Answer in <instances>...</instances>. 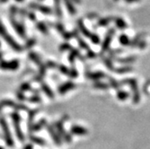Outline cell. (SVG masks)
<instances>
[{
  "mask_svg": "<svg viewBox=\"0 0 150 149\" xmlns=\"http://www.w3.org/2000/svg\"><path fill=\"white\" fill-rule=\"evenodd\" d=\"M11 119H12L13 125V129H15V132H16V138L21 142L24 141L25 138H24L23 132V130L21 129V117L18 114V112H13L11 114Z\"/></svg>",
  "mask_w": 150,
  "mask_h": 149,
  "instance_id": "obj_1",
  "label": "cell"
},
{
  "mask_svg": "<svg viewBox=\"0 0 150 149\" xmlns=\"http://www.w3.org/2000/svg\"><path fill=\"white\" fill-rule=\"evenodd\" d=\"M0 127L2 129L3 131V135H4V139L6 141V144L9 146V147H13V139L12 138V135L9 129V126L6 122V119L4 116H0Z\"/></svg>",
  "mask_w": 150,
  "mask_h": 149,
  "instance_id": "obj_2",
  "label": "cell"
},
{
  "mask_svg": "<svg viewBox=\"0 0 150 149\" xmlns=\"http://www.w3.org/2000/svg\"><path fill=\"white\" fill-rule=\"evenodd\" d=\"M0 35H1L5 40L7 42V44L10 45V47L13 49V50H16V51H21L22 50V47L16 42L15 40H13L9 33H7V32L6 31V28L4 27V25L0 23Z\"/></svg>",
  "mask_w": 150,
  "mask_h": 149,
  "instance_id": "obj_3",
  "label": "cell"
},
{
  "mask_svg": "<svg viewBox=\"0 0 150 149\" xmlns=\"http://www.w3.org/2000/svg\"><path fill=\"white\" fill-rule=\"evenodd\" d=\"M19 61L13 59L10 61H1L0 62V68L6 71H15L19 68Z\"/></svg>",
  "mask_w": 150,
  "mask_h": 149,
  "instance_id": "obj_4",
  "label": "cell"
},
{
  "mask_svg": "<svg viewBox=\"0 0 150 149\" xmlns=\"http://www.w3.org/2000/svg\"><path fill=\"white\" fill-rule=\"evenodd\" d=\"M0 106H1L2 108H4V107L15 108V109H16V110H28L26 106H24L23 104H18V103L15 102L12 100H7V99L0 102Z\"/></svg>",
  "mask_w": 150,
  "mask_h": 149,
  "instance_id": "obj_5",
  "label": "cell"
},
{
  "mask_svg": "<svg viewBox=\"0 0 150 149\" xmlns=\"http://www.w3.org/2000/svg\"><path fill=\"white\" fill-rule=\"evenodd\" d=\"M12 23H13V26L15 27V29L16 30V32H18V34H19L21 37L25 38V32H24V30H23V27H22L20 24H18L17 23H16L15 21H12Z\"/></svg>",
  "mask_w": 150,
  "mask_h": 149,
  "instance_id": "obj_6",
  "label": "cell"
},
{
  "mask_svg": "<svg viewBox=\"0 0 150 149\" xmlns=\"http://www.w3.org/2000/svg\"><path fill=\"white\" fill-rule=\"evenodd\" d=\"M43 125H45V119L40 120L39 122H37L36 124L31 126V128L29 129V130L31 129V131H38V130H40V129L43 127Z\"/></svg>",
  "mask_w": 150,
  "mask_h": 149,
  "instance_id": "obj_7",
  "label": "cell"
},
{
  "mask_svg": "<svg viewBox=\"0 0 150 149\" xmlns=\"http://www.w3.org/2000/svg\"><path fill=\"white\" fill-rule=\"evenodd\" d=\"M31 141L34 144H37V145H45V141L42 138H37V137H34V136H32L31 137Z\"/></svg>",
  "mask_w": 150,
  "mask_h": 149,
  "instance_id": "obj_8",
  "label": "cell"
},
{
  "mask_svg": "<svg viewBox=\"0 0 150 149\" xmlns=\"http://www.w3.org/2000/svg\"><path fill=\"white\" fill-rule=\"evenodd\" d=\"M29 58L34 62V63H36L37 65H39V66H40V59L38 58V56H36V54H34V53H33V52H31V53H29Z\"/></svg>",
  "mask_w": 150,
  "mask_h": 149,
  "instance_id": "obj_9",
  "label": "cell"
},
{
  "mask_svg": "<svg viewBox=\"0 0 150 149\" xmlns=\"http://www.w3.org/2000/svg\"><path fill=\"white\" fill-rule=\"evenodd\" d=\"M35 113H36L35 111H31V112H29V117H28V128H29V129H30L31 126H32V122H33V119H34Z\"/></svg>",
  "mask_w": 150,
  "mask_h": 149,
  "instance_id": "obj_10",
  "label": "cell"
},
{
  "mask_svg": "<svg viewBox=\"0 0 150 149\" xmlns=\"http://www.w3.org/2000/svg\"><path fill=\"white\" fill-rule=\"evenodd\" d=\"M42 90L45 92V93L47 94L48 96H50V97H53V93H52V92L50 90V88L47 86V85H45V84H44V85H42Z\"/></svg>",
  "mask_w": 150,
  "mask_h": 149,
  "instance_id": "obj_11",
  "label": "cell"
},
{
  "mask_svg": "<svg viewBox=\"0 0 150 149\" xmlns=\"http://www.w3.org/2000/svg\"><path fill=\"white\" fill-rule=\"evenodd\" d=\"M31 90V85H30V84H28V83H24V84H23L22 85H21V87H20V91H22V92H27V91H30Z\"/></svg>",
  "mask_w": 150,
  "mask_h": 149,
  "instance_id": "obj_12",
  "label": "cell"
},
{
  "mask_svg": "<svg viewBox=\"0 0 150 149\" xmlns=\"http://www.w3.org/2000/svg\"><path fill=\"white\" fill-rule=\"evenodd\" d=\"M28 101L31 102H40V98L37 95H33L28 98Z\"/></svg>",
  "mask_w": 150,
  "mask_h": 149,
  "instance_id": "obj_13",
  "label": "cell"
},
{
  "mask_svg": "<svg viewBox=\"0 0 150 149\" xmlns=\"http://www.w3.org/2000/svg\"><path fill=\"white\" fill-rule=\"evenodd\" d=\"M24 93L22 92V91H18L17 93H16V95H17V98L20 100V101H23L25 99V96H24Z\"/></svg>",
  "mask_w": 150,
  "mask_h": 149,
  "instance_id": "obj_14",
  "label": "cell"
},
{
  "mask_svg": "<svg viewBox=\"0 0 150 149\" xmlns=\"http://www.w3.org/2000/svg\"><path fill=\"white\" fill-rule=\"evenodd\" d=\"M23 149H33V145H32V144H27V145L23 147Z\"/></svg>",
  "mask_w": 150,
  "mask_h": 149,
  "instance_id": "obj_15",
  "label": "cell"
},
{
  "mask_svg": "<svg viewBox=\"0 0 150 149\" xmlns=\"http://www.w3.org/2000/svg\"><path fill=\"white\" fill-rule=\"evenodd\" d=\"M2 58H3V54H2L1 52H0V60L2 59Z\"/></svg>",
  "mask_w": 150,
  "mask_h": 149,
  "instance_id": "obj_16",
  "label": "cell"
},
{
  "mask_svg": "<svg viewBox=\"0 0 150 149\" xmlns=\"http://www.w3.org/2000/svg\"><path fill=\"white\" fill-rule=\"evenodd\" d=\"M0 149H5V148H4L3 146H1V145H0Z\"/></svg>",
  "mask_w": 150,
  "mask_h": 149,
  "instance_id": "obj_17",
  "label": "cell"
},
{
  "mask_svg": "<svg viewBox=\"0 0 150 149\" xmlns=\"http://www.w3.org/2000/svg\"><path fill=\"white\" fill-rule=\"evenodd\" d=\"M1 110H2V107H1V106H0V112H1Z\"/></svg>",
  "mask_w": 150,
  "mask_h": 149,
  "instance_id": "obj_18",
  "label": "cell"
},
{
  "mask_svg": "<svg viewBox=\"0 0 150 149\" xmlns=\"http://www.w3.org/2000/svg\"><path fill=\"white\" fill-rule=\"evenodd\" d=\"M0 47H1V43H0Z\"/></svg>",
  "mask_w": 150,
  "mask_h": 149,
  "instance_id": "obj_19",
  "label": "cell"
}]
</instances>
